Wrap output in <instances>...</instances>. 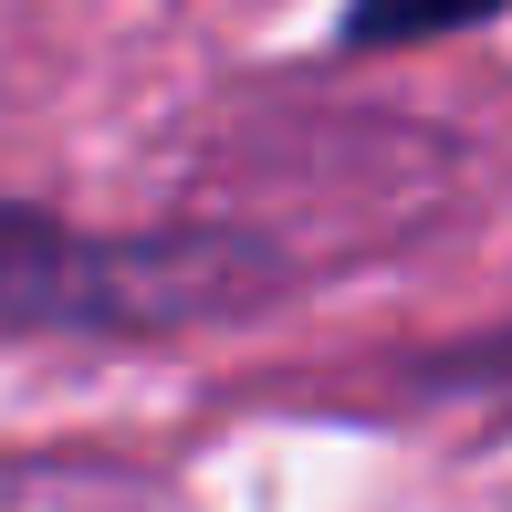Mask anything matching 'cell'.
I'll list each match as a JSON object with an SVG mask.
<instances>
[{"label": "cell", "mask_w": 512, "mask_h": 512, "mask_svg": "<svg viewBox=\"0 0 512 512\" xmlns=\"http://www.w3.org/2000/svg\"><path fill=\"white\" fill-rule=\"evenodd\" d=\"M272 293L251 241H95L53 209L0 199V335H168Z\"/></svg>", "instance_id": "cell-1"}, {"label": "cell", "mask_w": 512, "mask_h": 512, "mask_svg": "<svg viewBox=\"0 0 512 512\" xmlns=\"http://www.w3.org/2000/svg\"><path fill=\"white\" fill-rule=\"evenodd\" d=\"M492 11L502 0H345V42L356 53H398V42H429V32H471Z\"/></svg>", "instance_id": "cell-2"}]
</instances>
